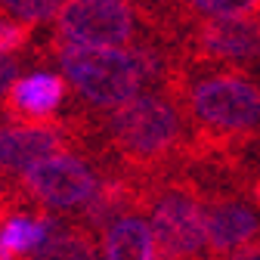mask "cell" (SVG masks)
<instances>
[{
	"label": "cell",
	"instance_id": "cell-1",
	"mask_svg": "<svg viewBox=\"0 0 260 260\" xmlns=\"http://www.w3.org/2000/svg\"><path fill=\"white\" fill-rule=\"evenodd\" d=\"M81 124L84 149L106 158L112 171L149 183L189 165L192 127L171 93H137L100 121L81 115Z\"/></svg>",
	"mask_w": 260,
	"mask_h": 260
},
{
	"label": "cell",
	"instance_id": "cell-2",
	"mask_svg": "<svg viewBox=\"0 0 260 260\" xmlns=\"http://www.w3.org/2000/svg\"><path fill=\"white\" fill-rule=\"evenodd\" d=\"M165 93L189 118V165L230 158L239 146L260 140V72L180 59Z\"/></svg>",
	"mask_w": 260,
	"mask_h": 260
},
{
	"label": "cell",
	"instance_id": "cell-3",
	"mask_svg": "<svg viewBox=\"0 0 260 260\" xmlns=\"http://www.w3.org/2000/svg\"><path fill=\"white\" fill-rule=\"evenodd\" d=\"M143 211L152 223L158 257H208V202L195 177L174 171L149 180Z\"/></svg>",
	"mask_w": 260,
	"mask_h": 260
},
{
	"label": "cell",
	"instance_id": "cell-4",
	"mask_svg": "<svg viewBox=\"0 0 260 260\" xmlns=\"http://www.w3.org/2000/svg\"><path fill=\"white\" fill-rule=\"evenodd\" d=\"M53 47H56L53 56L59 59L62 75L81 93V100L96 112H106V109L127 103L146 84L130 50L75 44L65 38H56Z\"/></svg>",
	"mask_w": 260,
	"mask_h": 260
},
{
	"label": "cell",
	"instance_id": "cell-5",
	"mask_svg": "<svg viewBox=\"0 0 260 260\" xmlns=\"http://www.w3.org/2000/svg\"><path fill=\"white\" fill-rule=\"evenodd\" d=\"M177 53L186 62L260 72V13L192 19L177 38Z\"/></svg>",
	"mask_w": 260,
	"mask_h": 260
},
{
	"label": "cell",
	"instance_id": "cell-6",
	"mask_svg": "<svg viewBox=\"0 0 260 260\" xmlns=\"http://www.w3.org/2000/svg\"><path fill=\"white\" fill-rule=\"evenodd\" d=\"M137 0H65L56 16L59 38L93 47H127L137 41Z\"/></svg>",
	"mask_w": 260,
	"mask_h": 260
},
{
	"label": "cell",
	"instance_id": "cell-7",
	"mask_svg": "<svg viewBox=\"0 0 260 260\" xmlns=\"http://www.w3.org/2000/svg\"><path fill=\"white\" fill-rule=\"evenodd\" d=\"M96 186H100V177L69 152L47 155L19 174V189L25 192V199L53 211L84 208Z\"/></svg>",
	"mask_w": 260,
	"mask_h": 260
},
{
	"label": "cell",
	"instance_id": "cell-8",
	"mask_svg": "<svg viewBox=\"0 0 260 260\" xmlns=\"http://www.w3.org/2000/svg\"><path fill=\"white\" fill-rule=\"evenodd\" d=\"M81 146V134L75 121L65 118H44V121H19V124H0V171L22 174L35 161L69 152Z\"/></svg>",
	"mask_w": 260,
	"mask_h": 260
},
{
	"label": "cell",
	"instance_id": "cell-9",
	"mask_svg": "<svg viewBox=\"0 0 260 260\" xmlns=\"http://www.w3.org/2000/svg\"><path fill=\"white\" fill-rule=\"evenodd\" d=\"M208 202V257H260V220L236 202Z\"/></svg>",
	"mask_w": 260,
	"mask_h": 260
},
{
	"label": "cell",
	"instance_id": "cell-10",
	"mask_svg": "<svg viewBox=\"0 0 260 260\" xmlns=\"http://www.w3.org/2000/svg\"><path fill=\"white\" fill-rule=\"evenodd\" d=\"M65 87H69V78L56 75V72H47V69L22 75L10 87L7 112H10L13 121H44V118H53L56 109L65 103Z\"/></svg>",
	"mask_w": 260,
	"mask_h": 260
},
{
	"label": "cell",
	"instance_id": "cell-11",
	"mask_svg": "<svg viewBox=\"0 0 260 260\" xmlns=\"http://www.w3.org/2000/svg\"><path fill=\"white\" fill-rule=\"evenodd\" d=\"M103 257L115 260H152L158 257V242L152 233V223L140 214L118 217L103 233Z\"/></svg>",
	"mask_w": 260,
	"mask_h": 260
},
{
	"label": "cell",
	"instance_id": "cell-12",
	"mask_svg": "<svg viewBox=\"0 0 260 260\" xmlns=\"http://www.w3.org/2000/svg\"><path fill=\"white\" fill-rule=\"evenodd\" d=\"M59 226V217L53 214H19L13 211L0 226V248L7 251V260L13 257H31Z\"/></svg>",
	"mask_w": 260,
	"mask_h": 260
},
{
	"label": "cell",
	"instance_id": "cell-13",
	"mask_svg": "<svg viewBox=\"0 0 260 260\" xmlns=\"http://www.w3.org/2000/svg\"><path fill=\"white\" fill-rule=\"evenodd\" d=\"M31 257H72V260H90V257H103V239L100 233H93L87 223H65L50 233V239L31 254Z\"/></svg>",
	"mask_w": 260,
	"mask_h": 260
},
{
	"label": "cell",
	"instance_id": "cell-14",
	"mask_svg": "<svg viewBox=\"0 0 260 260\" xmlns=\"http://www.w3.org/2000/svg\"><path fill=\"white\" fill-rule=\"evenodd\" d=\"M186 16H248L260 13V0H174Z\"/></svg>",
	"mask_w": 260,
	"mask_h": 260
},
{
	"label": "cell",
	"instance_id": "cell-15",
	"mask_svg": "<svg viewBox=\"0 0 260 260\" xmlns=\"http://www.w3.org/2000/svg\"><path fill=\"white\" fill-rule=\"evenodd\" d=\"M62 0H0V10H7L10 16L31 22V25H44L53 16H59Z\"/></svg>",
	"mask_w": 260,
	"mask_h": 260
},
{
	"label": "cell",
	"instance_id": "cell-16",
	"mask_svg": "<svg viewBox=\"0 0 260 260\" xmlns=\"http://www.w3.org/2000/svg\"><path fill=\"white\" fill-rule=\"evenodd\" d=\"M31 22H22V19H4L0 16V53H13L19 47L28 44L31 38Z\"/></svg>",
	"mask_w": 260,
	"mask_h": 260
},
{
	"label": "cell",
	"instance_id": "cell-17",
	"mask_svg": "<svg viewBox=\"0 0 260 260\" xmlns=\"http://www.w3.org/2000/svg\"><path fill=\"white\" fill-rule=\"evenodd\" d=\"M19 72H22L19 59H13V56H7V53H0V100L10 93V87L16 84Z\"/></svg>",
	"mask_w": 260,
	"mask_h": 260
}]
</instances>
